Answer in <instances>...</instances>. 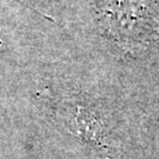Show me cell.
I'll return each mask as SVG.
<instances>
[{
	"mask_svg": "<svg viewBox=\"0 0 159 159\" xmlns=\"http://www.w3.org/2000/svg\"><path fill=\"white\" fill-rule=\"evenodd\" d=\"M104 16L117 41L136 47L153 37L157 29V14L148 0H107Z\"/></svg>",
	"mask_w": 159,
	"mask_h": 159,
	"instance_id": "6da1fadb",
	"label": "cell"
}]
</instances>
